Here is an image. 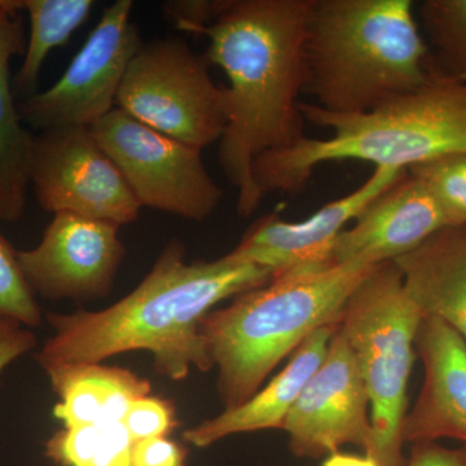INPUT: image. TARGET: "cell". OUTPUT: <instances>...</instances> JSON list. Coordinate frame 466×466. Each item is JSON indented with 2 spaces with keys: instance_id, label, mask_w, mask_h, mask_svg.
Here are the masks:
<instances>
[{
  "instance_id": "6da1fadb",
  "label": "cell",
  "mask_w": 466,
  "mask_h": 466,
  "mask_svg": "<svg viewBox=\"0 0 466 466\" xmlns=\"http://www.w3.org/2000/svg\"><path fill=\"white\" fill-rule=\"evenodd\" d=\"M312 0H223L208 39V66L228 78L227 127L219 164L238 189V211L249 217L263 198L254 161L289 148L303 134L299 95L306 87V29Z\"/></svg>"
},
{
  "instance_id": "7a4b0ae2",
  "label": "cell",
  "mask_w": 466,
  "mask_h": 466,
  "mask_svg": "<svg viewBox=\"0 0 466 466\" xmlns=\"http://www.w3.org/2000/svg\"><path fill=\"white\" fill-rule=\"evenodd\" d=\"M182 242L173 240L130 294L101 311L48 312L54 334L36 354L39 366L101 363L122 352L149 351L158 375L182 381L192 368L213 370L200 334L202 319L222 300L263 287L265 267L226 254L186 262Z\"/></svg>"
},
{
  "instance_id": "3957f363",
  "label": "cell",
  "mask_w": 466,
  "mask_h": 466,
  "mask_svg": "<svg viewBox=\"0 0 466 466\" xmlns=\"http://www.w3.org/2000/svg\"><path fill=\"white\" fill-rule=\"evenodd\" d=\"M305 121L330 128L328 139L302 137L289 148L269 150L254 161L263 195L299 193L325 162H370L408 170L428 159L466 150V84L437 75L416 90L355 115H336L299 103Z\"/></svg>"
},
{
  "instance_id": "277c9868",
  "label": "cell",
  "mask_w": 466,
  "mask_h": 466,
  "mask_svg": "<svg viewBox=\"0 0 466 466\" xmlns=\"http://www.w3.org/2000/svg\"><path fill=\"white\" fill-rule=\"evenodd\" d=\"M305 51V92L336 115L368 112L431 76L410 0H312Z\"/></svg>"
},
{
  "instance_id": "5b68a950",
  "label": "cell",
  "mask_w": 466,
  "mask_h": 466,
  "mask_svg": "<svg viewBox=\"0 0 466 466\" xmlns=\"http://www.w3.org/2000/svg\"><path fill=\"white\" fill-rule=\"evenodd\" d=\"M376 266H332L274 276L202 319L200 334L225 410L240 407L315 330L339 324L352 291Z\"/></svg>"
},
{
  "instance_id": "8992f818",
  "label": "cell",
  "mask_w": 466,
  "mask_h": 466,
  "mask_svg": "<svg viewBox=\"0 0 466 466\" xmlns=\"http://www.w3.org/2000/svg\"><path fill=\"white\" fill-rule=\"evenodd\" d=\"M422 314L404 289L394 262L376 266L352 291L339 330L357 358L370 397L379 466H404L403 426L408 382L417 358L416 334Z\"/></svg>"
},
{
  "instance_id": "52a82bcc",
  "label": "cell",
  "mask_w": 466,
  "mask_h": 466,
  "mask_svg": "<svg viewBox=\"0 0 466 466\" xmlns=\"http://www.w3.org/2000/svg\"><path fill=\"white\" fill-rule=\"evenodd\" d=\"M205 56L183 39L142 45L127 67L116 106L142 124L202 150L227 127L226 86L217 85Z\"/></svg>"
},
{
  "instance_id": "ba28073f",
  "label": "cell",
  "mask_w": 466,
  "mask_h": 466,
  "mask_svg": "<svg viewBox=\"0 0 466 466\" xmlns=\"http://www.w3.org/2000/svg\"><path fill=\"white\" fill-rule=\"evenodd\" d=\"M91 130L140 207L204 222L222 201L223 189L205 167L202 150L153 130L119 108Z\"/></svg>"
},
{
  "instance_id": "9c48e42d",
  "label": "cell",
  "mask_w": 466,
  "mask_h": 466,
  "mask_svg": "<svg viewBox=\"0 0 466 466\" xmlns=\"http://www.w3.org/2000/svg\"><path fill=\"white\" fill-rule=\"evenodd\" d=\"M133 7L131 0H116L104 9L56 84L18 101L24 125L41 131L92 127L115 109L127 67L143 45L139 30L130 21Z\"/></svg>"
},
{
  "instance_id": "30bf717a",
  "label": "cell",
  "mask_w": 466,
  "mask_h": 466,
  "mask_svg": "<svg viewBox=\"0 0 466 466\" xmlns=\"http://www.w3.org/2000/svg\"><path fill=\"white\" fill-rule=\"evenodd\" d=\"M29 177L39 205L54 214L121 227L134 223L142 208L91 127L54 128L34 137Z\"/></svg>"
},
{
  "instance_id": "8fae6325",
  "label": "cell",
  "mask_w": 466,
  "mask_h": 466,
  "mask_svg": "<svg viewBox=\"0 0 466 466\" xmlns=\"http://www.w3.org/2000/svg\"><path fill=\"white\" fill-rule=\"evenodd\" d=\"M370 397L357 358L337 329L323 363L306 383L285 419L291 453L321 459L352 444L366 455L372 450Z\"/></svg>"
},
{
  "instance_id": "7c38bea8",
  "label": "cell",
  "mask_w": 466,
  "mask_h": 466,
  "mask_svg": "<svg viewBox=\"0 0 466 466\" xmlns=\"http://www.w3.org/2000/svg\"><path fill=\"white\" fill-rule=\"evenodd\" d=\"M118 229L106 220L54 214L41 242L17 253L30 289L42 299L76 302L108 296L125 258Z\"/></svg>"
},
{
  "instance_id": "4fadbf2b",
  "label": "cell",
  "mask_w": 466,
  "mask_h": 466,
  "mask_svg": "<svg viewBox=\"0 0 466 466\" xmlns=\"http://www.w3.org/2000/svg\"><path fill=\"white\" fill-rule=\"evenodd\" d=\"M407 170L376 167L359 188L325 204L299 222L268 214L248 229L231 251L238 258L269 269L274 276L320 271L333 265L337 238L377 196L390 188Z\"/></svg>"
},
{
  "instance_id": "5bb4252c",
  "label": "cell",
  "mask_w": 466,
  "mask_h": 466,
  "mask_svg": "<svg viewBox=\"0 0 466 466\" xmlns=\"http://www.w3.org/2000/svg\"><path fill=\"white\" fill-rule=\"evenodd\" d=\"M446 227L431 193L406 171L339 235L333 265L372 267L394 262Z\"/></svg>"
},
{
  "instance_id": "9a60e30c",
  "label": "cell",
  "mask_w": 466,
  "mask_h": 466,
  "mask_svg": "<svg viewBox=\"0 0 466 466\" xmlns=\"http://www.w3.org/2000/svg\"><path fill=\"white\" fill-rule=\"evenodd\" d=\"M415 346L424 382L404 420V443L449 438L466 447V342L443 321L422 317Z\"/></svg>"
},
{
  "instance_id": "2e32d148",
  "label": "cell",
  "mask_w": 466,
  "mask_h": 466,
  "mask_svg": "<svg viewBox=\"0 0 466 466\" xmlns=\"http://www.w3.org/2000/svg\"><path fill=\"white\" fill-rule=\"evenodd\" d=\"M339 327V324L327 325L315 330L300 343L287 366L266 388L260 389L240 407L223 410L219 416L184 431L183 440L198 449H207L233 434L283 429L291 407L323 363L328 346Z\"/></svg>"
},
{
  "instance_id": "e0dca14e",
  "label": "cell",
  "mask_w": 466,
  "mask_h": 466,
  "mask_svg": "<svg viewBox=\"0 0 466 466\" xmlns=\"http://www.w3.org/2000/svg\"><path fill=\"white\" fill-rule=\"evenodd\" d=\"M394 263L422 317L443 321L466 342V226L441 229Z\"/></svg>"
},
{
  "instance_id": "ac0fdd59",
  "label": "cell",
  "mask_w": 466,
  "mask_h": 466,
  "mask_svg": "<svg viewBox=\"0 0 466 466\" xmlns=\"http://www.w3.org/2000/svg\"><path fill=\"white\" fill-rule=\"evenodd\" d=\"M23 7L0 0V220L15 223L25 211L34 135L21 121L11 76V61L25 55Z\"/></svg>"
},
{
  "instance_id": "d6986e66",
  "label": "cell",
  "mask_w": 466,
  "mask_h": 466,
  "mask_svg": "<svg viewBox=\"0 0 466 466\" xmlns=\"http://www.w3.org/2000/svg\"><path fill=\"white\" fill-rule=\"evenodd\" d=\"M42 368L57 395L54 415L64 428L122 422L130 404L152 389L148 380L126 368L87 361Z\"/></svg>"
},
{
  "instance_id": "ffe728a7",
  "label": "cell",
  "mask_w": 466,
  "mask_h": 466,
  "mask_svg": "<svg viewBox=\"0 0 466 466\" xmlns=\"http://www.w3.org/2000/svg\"><path fill=\"white\" fill-rule=\"evenodd\" d=\"M91 0H25L23 11L29 15L30 36L23 66L14 78L18 101L36 92L39 75L52 50L63 47L79 26L84 25L94 8Z\"/></svg>"
},
{
  "instance_id": "44dd1931",
  "label": "cell",
  "mask_w": 466,
  "mask_h": 466,
  "mask_svg": "<svg viewBox=\"0 0 466 466\" xmlns=\"http://www.w3.org/2000/svg\"><path fill=\"white\" fill-rule=\"evenodd\" d=\"M134 444L124 422L70 426L46 441L45 455L60 466H134Z\"/></svg>"
},
{
  "instance_id": "7402d4cb",
  "label": "cell",
  "mask_w": 466,
  "mask_h": 466,
  "mask_svg": "<svg viewBox=\"0 0 466 466\" xmlns=\"http://www.w3.org/2000/svg\"><path fill=\"white\" fill-rule=\"evenodd\" d=\"M419 16L435 52L431 69L466 84V0H425Z\"/></svg>"
},
{
  "instance_id": "603a6c76",
  "label": "cell",
  "mask_w": 466,
  "mask_h": 466,
  "mask_svg": "<svg viewBox=\"0 0 466 466\" xmlns=\"http://www.w3.org/2000/svg\"><path fill=\"white\" fill-rule=\"evenodd\" d=\"M407 171L431 193L447 226H466V150L428 159Z\"/></svg>"
},
{
  "instance_id": "cb8c5ba5",
  "label": "cell",
  "mask_w": 466,
  "mask_h": 466,
  "mask_svg": "<svg viewBox=\"0 0 466 466\" xmlns=\"http://www.w3.org/2000/svg\"><path fill=\"white\" fill-rule=\"evenodd\" d=\"M17 253L0 233V318L36 328L43 320L42 309L24 278Z\"/></svg>"
},
{
  "instance_id": "d4e9b609",
  "label": "cell",
  "mask_w": 466,
  "mask_h": 466,
  "mask_svg": "<svg viewBox=\"0 0 466 466\" xmlns=\"http://www.w3.org/2000/svg\"><path fill=\"white\" fill-rule=\"evenodd\" d=\"M122 422L134 441L167 437L177 426V410L173 401L146 395L130 404Z\"/></svg>"
},
{
  "instance_id": "484cf974",
  "label": "cell",
  "mask_w": 466,
  "mask_h": 466,
  "mask_svg": "<svg viewBox=\"0 0 466 466\" xmlns=\"http://www.w3.org/2000/svg\"><path fill=\"white\" fill-rule=\"evenodd\" d=\"M223 0L217 2H205V0H192V2H170L164 5V12L168 20L174 24L175 29L192 34H198L202 27L216 20Z\"/></svg>"
},
{
  "instance_id": "4316f807",
  "label": "cell",
  "mask_w": 466,
  "mask_h": 466,
  "mask_svg": "<svg viewBox=\"0 0 466 466\" xmlns=\"http://www.w3.org/2000/svg\"><path fill=\"white\" fill-rule=\"evenodd\" d=\"M134 466H187V450L167 437L135 441Z\"/></svg>"
},
{
  "instance_id": "83f0119b",
  "label": "cell",
  "mask_w": 466,
  "mask_h": 466,
  "mask_svg": "<svg viewBox=\"0 0 466 466\" xmlns=\"http://www.w3.org/2000/svg\"><path fill=\"white\" fill-rule=\"evenodd\" d=\"M35 334L17 320L0 318V373L35 348Z\"/></svg>"
},
{
  "instance_id": "f1b7e54d",
  "label": "cell",
  "mask_w": 466,
  "mask_h": 466,
  "mask_svg": "<svg viewBox=\"0 0 466 466\" xmlns=\"http://www.w3.org/2000/svg\"><path fill=\"white\" fill-rule=\"evenodd\" d=\"M404 466H466V447L447 449L438 441L415 443Z\"/></svg>"
},
{
  "instance_id": "f546056e",
  "label": "cell",
  "mask_w": 466,
  "mask_h": 466,
  "mask_svg": "<svg viewBox=\"0 0 466 466\" xmlns=\"http://www.w3.org/2000/svg\"><path fill=\"white\" fill-rule=\"evenodd\" d=\"M321 466H379L375 459L364 453L363 456L343 453L341 451L324 459Z\"/></svg>"
}]
</instances>
